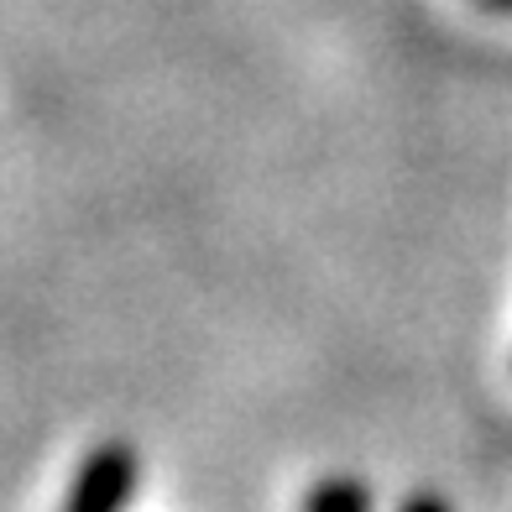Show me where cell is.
Instances as JSON below:
<instances>
[{
  "label": "cell",
  "mask_w": 512,
  "mask_h": 512,
  "mask_svg": "<svg viewBox=\"0 0 512 512\" xmlns=\"http://www.w3.org/2000/svg\"><path fill=\"white\" fill-rule=\"evenodd\" d=\"M486 11H497V16H512V0H481Z\"/></svg>",
  "instance_id": "4"
},
{
  "label": "cell",
  "mask_w": 512,
  "mask_h": 512,
  "mask_svg": "<svg viewBox=\"0 0 512 512\" xmlns=\"http://www.w3.org/2000/svg\"><path fill=\"white\" fill-rule=\"evenodd\" d=\"M398 512H450V502L445 497H439V492H413Z\"/></svg>",
  "instance_id": "3"
},
{
  "label": "cell",
  "mask_w": 512,
  "mask_h": 512,
  "mask_svg": "<svg viewBox=\"0 0 512 512\" xmlns=\"http://www.w3.org/2000/svg\"><path fill=\"white\" fill-rule=\"evenodd\" d=\"M304 512H371V492L351 476H330L304 497Z\"/></svg>",
  "instance_id": "2"
},
{
  "label": "cell",
  "mask_w": 512,
  "mask_h": 512,
  "mask_svg": "<svg viewBox=\"0 0 512 512\" xmlns=\"http://www.w3.org/2000/svg\"><path fill=\"white\" fill-rule=\"evenodd\" d=\"M136 481H142V460L126 439H105L84 455L74 486H68L63 512H126Z\"/></svg>",
  "instance_id": "1"
}]
</instances>
